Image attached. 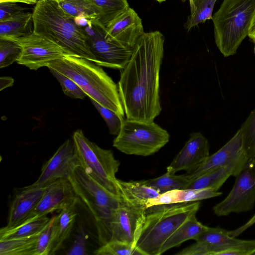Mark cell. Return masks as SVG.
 Here are the masks:
<instances>
[{"instance_id":"cell-1","label":"cell","mask_w":255,"mask_h":255,"mask_svg":"<svg viewBox=\"0 0 255 255\" xmlns=\"http://www.w3.org/2000/svg\"><path fill=\"white\" fill-rule=\"evenodd\" d=\"M164 40L159 31L144 32L133 47L128 62L120 70L118 90L128 119L149 123L161 111L159 73Z\"/></svg>"},{"instance_id":"cell-2","label":"cell","mask_w":255,"mask_h":255,"mask_svg":"<svg viewBox=\"0 0 255 255\" xmlns=\"http://www.w3.org/2000/svg\"><path fill=\"white\" fill-rule=\"evenodd\" d=\"M32 13L33 32L61 46L68 54L102 66L92 52L83 27L75 23L56 0H38Z\"/></svg>"},{"instance_id":"cell-3","label":"cell","mask_w":255,"mask_h":255,"mask_svg":"<svg viewBox=\"0 0 255 255\" xmlns=\"http://www.w3.org/2000/svg\"><path fill=\"white\" fill-rule=\"evenodd\" d=\"M47 67L69 78L90 99L124 118L125 113L118 84L101 66L82 57L66 54L62 58L49 63Z\"/></svg>"},{"instance_id":"cell-4","label":"cell","mask_w":255,"mask_h":255,"mask_svg":"<svg viewBox=\"0 0 255 255\" xmlns=\"http://www.w3.org/2000/svg\"><path fill=\"white\" fill-rule=\"evenodd\" d=\"M199 201L159 205L146 209V217L136 247L143 255H160L165 242L186 220L196 215Z\"/></svg>"},{"instance_id":"cell-5","label":"cell","mask_w":255,"mask_h":255,"mask_svg":"<svg viewBox=\"0 0 255 255\" xmlns=\"http://www.w3.org/2000/svg\"><path fill=\"white\" fill-rule=\"evenodd\" d=\"M75 192L88 208L95 222L98 239L103 245L110 240L112 214L121 201L82 167L78 166L68 178Z\"/></svg>"},{"instance_id":"cell-6","label":"cell","mask_w":255,"mask_h":255,"mask_svg":"<svg viewBox=\"0 0 255 255\" xmlns=\"http://www.w3.org/2000/svg\"><path fill=\"white\" fill-rule=\"evenodd\" d=\"M255 0H224L213 15L216 44L225 57L236 53L248 36Z\"/></svg>"},{"instance_id":"cell-7","label":"cell","mask_w":255,"mask_h":255,"mask_svg":"<svg viewBox=\"0 0 255 255\" xmlns=\"http://www.w3.org/2000/svg\"><path fill=\"white\" fill-rule=\"evenodd\" d=\"M168 131L153 121L146 123L124 119L113 146L128 155L147 156L158 151L169 141Z\"/></svg>"},{"instance_id":"cell-8","label":"cell","mask_w":255,"mask_h":255,"mask_svg":"<svg viewBox=\"0 0 255 255\" xmlns=\"http://www.w3.org/2000/svg\"><path fill=\"white\" fill-rule=\"evenodd\" d=\"M72 139L81 167L108 190L119 196L116 174L120 161L115 158L113 151L90 141L80 129L74 132Z\"/></svg>"},{"instance_id":"cell-9","label":"cell","mask_w":255,"mask_h":255,"mask_svg":"<svg viewBox=\"0 0 255 255\" xmlns=\"http://www.w3.org/2000/svg\"><path fill=\"white\" fill-rule=\"evenodd\" d=\"M234 185L227 196L213 207L218 216L252 210L255 203V158L249 159L237 174Z\"/></svg>"},{"instance_id":"cell-10","label":"cell","mask_w":255,"mask_h":255,"mask_svg":"<svg viewBox=\"0 0 255 255\" xmlns=\"http://www.w3.org/2000/svg\"><path fill=\"white\" fill-rule=\"evenodd\" d=\"M13 41L21 49L17 63L30 70H37L41 67H47L51 62L62 58L67 54L56 43L33 32Z\"/></svg>"},{"instance_id":"cell-11","label":"cell","mask_w":255,"mask_h":255,"mask_svg":"<svg viewBox=\"0 0 255 255\" xmlns=\"http://www.w3.org/2000/svg\"><path fill=\"white\" fill-rule=\"evenodd\" d=\"M88 37L91 49L102 67L123 69L128 62L132 49L107 41L105 26L99 21H92L83 27Z\"/></svg>"},{"instance_id":"cell-12","label":"cell","mask_w":255,"mask_h":255,"mask_svg":"<svg viewBox=\"0 0 255 255\" xmlns=\"http://www.w3.org/2000/svg\"><path fill=\"white\" fill-rule=\"evenodd\" d=\"M80 166L74 141L67 139L44 164L39 177L27 188H43L61 178H68Z\"/></svg>"},{"instance_id":"cell-13","label":"cell","mask_w":255,"mask_h":255,"mask_svg":"<svg viewBox=\"0 0 255 255\" xmlns=\"http://www.w3.org/2000/svg\"><path fill=\"white\" fill-rule=\"evenodd\" d=\"M145 217L146 209L121 201L112 216L110 241H119L136 247Z\"/></svg>"},{"instance_id":"cell-14","label":"cell","mask_w":255,"mask_h":255,"mask_svg":"<svg viewBox=\"0 0 255 255\" xmlns=\"http://www.w3.org/2000/svg\"><path fill=\"white\" fill-rule=\"evenodd\" d=\"M105 32L107 41L130 49L144 32L141 19L130 7L109 23Z\"/></svg>"},{"instance_id":"cell-15","label":"cell","mask_w":255,"mask_h":255,"mask_svg":"<svg viewBox=\"0 0 255 255\" xmlns=\"http://www.w3.org/2000/svg\"><path fill=\"white\" fill-rule=\"evenodd\" d=\"M78 199L69 179H59L44 187L40 201L27 220L76 204Z\"/></svg>"},{"instance_id":"cell-16","label":"cell","mask_w":255,"mask_h":255,"mask_svg":"<svg viewBox=\"0 0 255 255\" xmlns=\"http://www.w3.org/2000/svg\"><path fill=\"white\" fill-rule=\"evenodd\" d=\"M209 155L208 139L200 132L190 134L182 149L166 168V172L175 174L185 170L189 173L201 165Z\"/></svg>"},{"instance_id":"cell-17","label":"cell","mask_w":255,"mask_h":255,"mask_svg":"<svg viewBox=\"0 0 255 255\" xmlns=\"http://www.w3.org/2000/svg\"><path fill=\"white\" fill-rule=\"evenodd\" d=\"M244 158L248 159L243 147L242 132L239 129L223 147L209 155L201 165L187 174L191 181L208 172Z\"/></svg>"},{"instance_id":"cell-18","label":"cell","mask_w":255,"mask_h":255,"mask_svg":"<svg viewBox=\"0 0 255 255\" xmlns=\"http://www.w3.org/2000/svg\"><path fill=\"white\" fill-rule=\"evenodd\" d=\"M44 187H24L12 200L10 206L7 223L4 229H12L25 222L40 201Z\"/></svg>"},{"instance_id":"cell-19","label":"cell","mask_w":255,"mask_h":255,"mask_svg":"<svg viewBox=\"0 0 255 255\" xmlns=\"http://www.w3.org/2000/svg\"><path fill=\"white\" fill-rule=\"evenodd\" d=\"M119 195L121 201L135 207L147 209L148 201L160 194L145 185L142 180L124 181L117 180Z\"/></svg>"},{"instance_id":"cell-20","label":"cell","mask_w":255,"mask_h":255,"mask_svg":"<svg viewBox=\"0 0 255 255\" xmlns=\"http://www.w3.org/2000/svg\"><path fill=\"white\" fill-rule=\"evenodd\" d=\"M248 159L242 158L192 180L187 189L210 188L218 191L231 176H236Z\"/></svg>"},{"instance_id":"cell-21","label":"cell","mask_w":255,"mask_h":255,"mask_svg":"<svg viewBox=\"0 0 255 255\" xmlns=\"http://www.w3.org/2000/svg\"><path fill=\"white\" fill-rule=\"evenodd\" d=\"M222 194L210 188L175 189L160 194L149 200L147 208L159 205L199 201L219 196Z\"/></svg>"},{"instance_id":"cell-22","label":"cell","mask_w":255,"mask_h":255,"mask_svg":"<svg viewBox=\"0 0 255 255\" xmlns=\"http://www.w3.org/2000/svg\"><path fill=\"white\" fill-rule=\"evenodd\" d=\"M76 204L67 207L54 216L50 255H54L63 246L69 237L76 221Z\"/></svg>"},{"instance_id":"cell-23","label":"cell","mask_w":255,"mask_h":255,"mask_svg":"<svg viewBox=\"0 0 255 255\" xmlns=\"http://www.w3.org/2000/svg\"><path fill=\"white\" fill-rule=\"evenodd\" d=\"M208 228L209 227L198 221L196 215L193 216L181 225L165 242L160 250V255L171 248L179 246L187 240H195Z\"/></svg>"},{"instance_id":"cell-24","label":"cell","mask_w":255,"mask_h":255,"mask_svg":"<svg viewBox=\"0 0 255 255\" xmlns=\"http://www.w3.org/2000/svg\"><path fill=\"white\" fill-rule=\"evenodd\" d=\"M32 13L22 12L0 21V39L14 40L33 32Z\"/></svg>"},{"instance_id":"cell-25","label":"cell","mask_w":255,"mask_h":255,"mask_svg":"<svg viewBox=\"0 0 255 255\" xmlns=\"http://www.w3.org/2000/svg\"><path fill=\"white\" fill-rule=\"evenodd\" d=\"M51 218L46 216L32 218L12 229L0 230V241L29 238L38 235Z\"/></svg>"},{"instance_id":"cell-26","label":"cell","mask_w":255,"mask_h":255,"mask_svg":"<svg viewBox=\"0 0 255 255\" xmlns=\"http://www.w3.org/2000/svg\"><path fill=\"white\" fill-rule=\"evenodd\" d=\"M61 8L73 17L83 15L92 21L102 17L100 9L91 0H56Z\"/></svg>"},{"instance_id":"cell-27","label":"cell","mask_w":255,"mask_h":255,"mask_svg":"<svg viewBox=\"0 0 255 255\" xmlns=\"http://www.w3.org/2000/svg\"><path fill=\"white\" fill-rule=\"evenodd\" d=\"M241 240L230 235L229 231L220 228L209 227L198 237L195 241L202 242L205 245L207 255H214L219 247L236 244Z\"/></svg>"},{"instance_id":"cell-28","label":"cell","mask_w":255,"mask_h":255,"mask_svg":"<svg viewBox=\"0 0 255 255\" xmlns=\"http://www.w3.org/2000/svg\"><path fill=\"white\" fill-rule=\"evenodd\" d=\"M142 181L159 194L175 189H187L191 182L187 174L177 175L167 172L157 178Z\"/></svg>"},{"instance_id":"cell-29","label":"cell","mask_w":255,"mask_h":255,"mask_svg":"<svg viewBox=\"0 0 255 255\" xmlns=\"http://www.w3.org/2000/svg\"><path fill=\"white\" fill-rule=\"evenodd\" d=\"M38 235L0 241V255H33Z\"/></svg>"},{"instance_id":"cell-30","label":"cell","mask_w":255,"mask_h":255,"mask_svg":"<svg viewBox=\"0 0 255 255\" xmlns=\"http://www.w3.org/2000/svg\"><path fill=\"white\" fill-rule=\"evenodd\" d=\"M217 0H193L194 10L187 18L184 27L189 30L200 23L212 19V13Z\"/></svg>"},{"instance_id":"cell-31","label":"cell","mask_w":255,"mask_h":255,"mask_svg":"<svg viewBox=\"0 0 255 255\" xmlns=\"http://www.w3.org/2000/svg\"><path fill=\"white\" fill-rule=\"evenodd\" d=\"M101 10L99 22L105 27L121 13L129 7L127 0H91Z\"/></svg>"},{"instance_id":"cell-32","label":"cell","mask_w":255,"mask_h":255,"mask_svg":"<svg viewBox=\"0 0 255 255\" xmlns=\"http://www.w3.org/2000/svg\"><path fill=\"white\" fill-rule=\"evenodd\" d=\"M243 147L248 159L255 158V108L240 128Z\"/></svg>"},{"instance_id":"cell-33","label":"cell","mask_w":255,"mask_h":255,"mask_svg":"<svg viewBox=\"0 0 255 255\" xmlns=\"http://www.w3.org/2000/svg\"><path fill=\"white\" fill-rule=\"evenodd\" d=\"M96 255H143L133 245L123 242L110 241L94 252Z\"/></svg>"},{"instance_id":"cell-34","label":"cell","mask_w":255,"mask_h":255,"mask_svg":"<svg viewBox=\"0 0 255 255\" xmlns=\"http://www.w3.org/2000/svg\"><path fill=\"white\" fill-rule=\"evenodd\" d=\"M21 52L19 45L14 41L0 39V67H7L18 60Z\"/></svg>"},{"instance_id":"cell-35","label":"cell","mask_w":255,"mask_h":255,"mask_svg":"<svg viewBox=\"0 0 255 255\" xmlns=\"http://www.w3.org/2000/svg\"><path fill=\"white\" fill-rule=\"evenodd\" d=\"M91 102L107 124L111 134L117 135L120 130L124 117L117 114L111 110L91 99Z\"/></svg>"},{"instance_id":"cell-36","label":"cell","mask_w":255,"mask_h":255,"mask_svg":"<svg viewBox=\"0 0 255 255\" xmlns=\"http://www.w3.org/2000/svg\"><path fill=\"white\" fill-rule=\"evenodd\" d=\"M61 86L64 93L74 99H84L87 96L82 89L73 80L59 72L49 69Z\"/></svg>"},{"instance_id":"cell-37","label":"cell","mask_w":255,"mask_h":255,"mask_svg":"<svg viewBox=\"0 0 255 255\" xmlns=\"http://www.w3.org/2000/svg\"><path fill=\"white\" fill-rule=\"evenodd\" d=\"M54 216L46 228L38 236L33 255H50Z\"/></svg>"},{"instance_id":"cell-38","label":"cell","mask_w":255,"mask_h":255,"mask_svg":"<svg viewBox=\"0 0 255 255\" xmlns=\"http://www.w3.org/2000/svg\"><path fill=\"white\" fill-rule=\"evenodd\" d=\"M87 235L84 229L81 227L76 235L73 244L66 253L67 255H86Z\"/></svg>"},{"instance_id":"cell-39","label":"cell","mask_w":255,"mask_h":255,"mask_svg":"<svg viewBox=\"0 0 255 255\" xmlns=\"http://www.w3.org/2000/svg\"><path fill=\"white\" fill-rule=\"evenodd\" d=\"M26 8L17 3L5 2L0 3V21L9 19L21 12Z\"/></svg>"},{"instance_id":"cell-40","label":"cell","mask_w":255,"mask_h":255,"mask_svg":"<svg viewBox=\"0 0 255 255\" xmlns=\"http://www.w3.org/2000/svg\"><path fill=\"white\" fill-rule=\"evenodd\" d=\"M14 83V79L10 77L2 76L0 78V90L11 87Z\"/></svg>"},{"instance_id":"cell-41","label":"cell","mask_w":255,"mask_h":255,"mask_svg":"<svg viewBox=\"0 0 255 255\" xmlns=\"http://www.w3.org/2000/svg\"><path fill=\"white\" fill-rule=\"evenodd\" d=\"M74 20L76 25L82 27L87 26L92 21L87 17L83 15L75 17L74 18Z\"/></svg>"},{"instance_id":"cell-42","label":"cell","mask_w":255,"mask_h":255,"mask_svg":"<svg viewBox=\"0 0 255 255\" xmlns=\"http://www.w3.org/2000/svg\"><path fill=\"white\" fill-rule=\"evenodd\" d=\"M248 36L253 41L255 40V12L249 27Z\"/></svg>"},{"instance_id":"cell-43","label":"cell","mask_w":255,"mask_h":255,"mask_svg":"<svg viewBox=\"0 0 255 255\" xmlns=\"http://www.w3.org/2000/svg\"><path fill=\"white\" fill-rule=\"evenodd\" d=\"M38 0H0V2H10L14 3H22L27 4H35Z\"/></svg>"},{"instance_id":"cell-44","label":"cell","mask_w":255,"mask_h":255,"mask_svg":"<svg viewBox=\"0 0 255 255\" xmlns=\"http://www.w3.org/2000/svg\"><path fill=\"white\" fill-rule=\"evenodd\" d=\"M189 4L191 9V13H193L194 10V6L193 4V0H189Z\"/></svg>"},{"instance_id":"cell-45","label":"cell","mask_w":255,"mask_h":255,"mask_svg":"<svg viewBox=\"0 0 255 255\" xmlns=\"http://www.w3.org/2000/svg\"><path fill=\"white\" fill-rule=\"evenodd\" d=\"M157 1H158L159 3L163 2L164 1H165L166 0H156Z\"/></svg>"},{"instance_id":"cell-46","label":"cell","mask_w":255,"mask_h":255,"mask_svg":"<svg viewBox=\"0 0 255 255\" xmlns=\"http://www.w3.org/2000/svg\"><path fill=\"white\" fill-rule=\"evenodd\" d=\"M251 255H255V250L252 253Z\"/></svg>"},{"instance_id":"cell-47","label":"cell","mask_w":255,"mask_h":255,"mask_svg":"<svg viewBox=\"0 0 255 255\" xmlns=\"http://www.w3.org/2000/svg\"><path fill=\"white\" fill-rule=\"evenodd\" d=\"M253 41L254 42L255 44V40H253Z\"/></svg>"}]
</instances>
